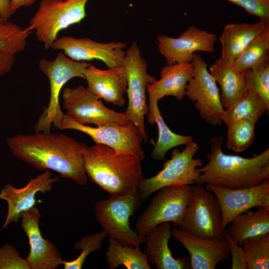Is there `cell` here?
<instances>
[{
    "instance_id": "obj_15",
    "label": "cell",
    "mask_w": 269,
    "mask_h": 269,
    "mask_svg": "<svg viewBox=\"0 0 269 269\" xmlns=\"http://www.w3.org/2000/svg\"><path fill=\"white\" fill-rule=\"evenodd\" d=\"M216 39L215 34L190 26L177 37L158 35L156 43L167 64H172L191 62L197 51L214 52Z\"/></svg>"
},
{
    "instance_id": "obj_26",
    "label": "cell",
    "mask_w": 269,
    "mask_h": 269,
    "mask_svg": "<svg viewBox=\"0 0 269 269\" xmlns=\"http://www.w3.org/2000/svg\"><path fill=\"white\" fill-rule=\"evenodd\" d=\"M228 228L233 239L239 245L246 238L269 233V207H259L254 212L247 211L235 216Z\"/></svg>"
},
{
    "instance_id": "obj_14",
    "label": "cell",
    "mask_w": 269,
    "mask_h": 269,
    "mask_svg": "<svg viewBox=\"0 0 269 269\" xmlns=\"http://www.w3.org/2000/svg\"><path fill=\"white\" fill-rule=\"evenodd\" d=\"M126 47V44L121 41L103 43L88 37L63 36L57 38L50 48L63 50L71 59L80 61L99 60L111 68L123 65Z\"/></svg>"
},
{
    "instance_id": "obj_39",
    "label": "cell",
    "mask_w": 269,
    "mask_h": 269,
    "mask_svg": "<svg viewBox=\"0 0 269 269\" xmlns=\"http://www.w3.org/2000/svg\"><path fill=\"white\" fill-rule=\"evenodd\" d=\"M12 14L10 0H0V17L8 20Z\"/></svg>"
},
{
    "instance_id": "obj_3",
    "label": "cell",
    "mask_w": 269,
    "mask_h": 269,
    "mask_svg": "<svg viewBox=\"0 0 269 269\" xmlns=\"http://www.w3.org/2000/svg\"><path fill=\"white\" fill-rule=\"evenodd\" d=\"M141 160L101 144L87 146L84 167L88 177L111 196L125 195L138 189L144 177Z\"/></svg>"
},
{
    "instance_id": "obj_16",
    "label": "cell",
    "mask_w": 269,
    "mask_h": 269,
    "mask_svg": "<svg viewBox=\"0 0 269 269\" xmlns=\"http://www.w3.org/2000/svg\"><path fill=\"white\" fill-rule=\"evenodd\" d=\"M216 197L221 207L224 230L233 218L254 207H269V178L259 184L228 189L205 184Z\"/></svg>"
},
{
    "instance_id": "obj_10",
    "label": "cell",
    "mask_w": 269,
    "mask_h": 269,
    "mask_svg": "<svg viewBox=\"0 0 269 269\" xmlns=\"http://www.w3.org/2000/svg\"><path fill=\"white\" fill-rule=\"evenodd\" d=\"M191 185H176L157 190L136 224V231L143 237L157 225L166 222L178 227L185 214Z\"/></svg>"
},
{
    "instance_id": "obj_4",
    "label": "cell",
    "mask_w": 269,
    "mask_h": 269,
    "mask_svg": "<svg viewBox=\"0 0 269 269\" xmlns=\"http://www.w3.org/2000/svg\"><path fill=\"white\" fill-rule=\"evenodd\" d=\"M89 64L71 59L62 52H59L54 60H40L39 68L49 81L50 98L48 105L34 126L35 132L50 133L52 126L59 129L64 116L59 101L62 88L74 78L84 79V72Z\"/></svg>"
},
{
    "instance_id": "obj_33",
    "label": "cell",
    "mask_w": 269,
    "mask_h": 269,
    "mask_svg": "<svg viewBox=\"0 0 269 269\" xmlns=\"http://www.w3.org/2000/svg\"><path fill=\"white\" fill-rule=\"evenodd\" d=\"M102 230L99 232L83 237L74 245L75 250H81V253L76 259L70 261H63L64 269H81L87 257L92 252L102 248L103 242L107 236Z\"/></svg>"
},
{
    "instance_id": "obj_24",
    "label": "cell",
    "mask_w": 269,
    "mask_h": 269,
    "mask_svg": "<svg viewBox=\"0 0 269 269\" xmlns=\"http://www.w3.org/2000/svg\"><path fill=\"white\" fill-rule=\"evenodd\" d=\"M209 71L221 90V103L225 111L230 110L242 97L246 89L245 71L218 59Z\"/></svg>"
},
{
    "instance_id": "obj_37",
    "label": "cell",
    "mask_w": 269,
    "mask_h": 269,
    "mask_svg": "<svg viewBox=\"0 0 269 269\" xmlns=\"http://www.w3.org/2000/svg\"><path fill=\"white\" fill-rule=\"evenodd\" d=\"M243 7L248 13L269 21V5L258 0H228Z\"/></svg>"
},
{
    "instance_id": "obj_35",
    "label": "cell",
    "mask_w": 269,
    "mask_h": 269,
    "mask_svg": "<svg viewBox=\"0 0 269 269\" xmlns=\"http://www.w3.org/2000/svg\"><path fill=\"white\" fill-rule=\"evenodd\" d=\"M0 269H30L15 247L6 244L0 247Z\"/></svg>"
},
{
    "instance_id": "obj_29",
    "label": "cell",
    "mask_w": 269,
    "mask_h": 269,
    "mask_svg": "<svg viewBox=\"0 0 269 269\" xmlns=\"http://www.w3.org/2000/svg\"><path fill=\"white\" fill-rule=\"evenodd\" d=\"M269 64V31L255 39L238 55L232 64L243 71L254 70Z\"/></svg>"
},
{
    "instance_id": "obj_41",
    "label": "cell",
    "mask_w": 269,
    "mask_h": 269,
    "mask_svg": "<svg viewBox=\"0 0 269 269\" xmlns=\"http://www.w3.org/2000/svg\"><path fill=\"white\" fill-rule=\"evenodd\" d=\"M260 2L269 5V0H258Z\"/></svg>"
},
{
    "instance_id": "obj_32",
    "label": "cell",
    "mask_w": 269,
    "mask_h": 269,
    "mask_svg": "<svg viewBox=\"0 0 269 269\" xmlns=\"http://www.w3.org/2000/svg\"><path fill=\"white\" fill-rule=\"evenodd\" d=\"M255 125L244 120L229 122L226 125L228 128L227 148L236 152L245 151L254 139Z\"/></svg>"
},
{
    "instance_id": "obj_18",
    "label": "cell",
    "mask_w": 269,
    "mask_h": 269,
    "mask_svg": "<svg viewBox=\"0 0 269 269\" xmlns=\"http://www.w3.org/2000/svg\"><path fill=\"white\" fill-rule=\"evenodd\" d=\"M59 176L52 177L49 170H45L35 178H31L23 187L16 188L10 183L1 188L0 199L6 201L8 211L1 229H6L12 222L16 223L21 214L34 207L37 193H45L51 190L52 184L59 180Z\"/></svg>"
},
{
    "instance_id": "obj_21",
    "label": "cell",
    "mask_w": 269,
    "mask_h": 269,
    "mask_svg": "<svg viewBox=\"0 0 269 269\" xmlns=\"http://www.w3.org/2000/svg\"><path fill=\"white\" fill-rule=\"evenodd\" d=\"M269 31V21L261 19L254 23L226 24L219 37L221 58L233 64L241 52L255 39Z\"/></svg>"
},
{
    "instance_id": "obj_27",
    "label": "cell",
    "mask_w": 269,
    "mask_h": 269,
    "mask_svg": "<svg viewBox=\"0 0 269 269\" xmlns=\"http://www.w3.org/2000/svg\"><path fill=\"white\" fill-rule=\"evenodd\" d=\"M109 246L106 252V260L110 269L120 266L127 269H150L148 256L138 246L122 243L109 237Z\"/></svg>"
},
{
    "instance_id": "obj_25",
    "label": "cell",
    "mask_w": 269,
    "mask_h": 269,
    "mask_svg": "<svg viewBox=\"0 0 269 269\" xmlns=\"http://www.w3.org/2000/svg\"><path fill=\"white\" fill-rule=\"evenodd\" d=\"M148 94V122L151 125L156 124L158 130V138L151 152V157L153 160H161L165 159L167 152L170 149L179 145H186L193 140V137L191 135H184L173 132L161 115L158 101L150 94Z\"/></svg>"
},
{
    "instance_id": "obj_1",
    "label": "cell",
    "mask_w": 269,
    "mask_h": 269,
    "mask_svg": "<svg viewBox=\"0 0 269 269\" xmlns=\"http://www.w3.org/2000/svg\"><path fill=\"white\" fill-rule=\"evenodd\" d=\"M6 143L12 155L39 170H53L59 177L85 185L88 176L84 167L87 145L62 134L35 132L8 137Z\"/></svg>"
},
{
    "instance_id": "obj_23",
    "label": "cell",
    "mask_w": 269,
    "mask_h": 269,
    "mask_svg": "<svg viewBox=\"0 0 269 269\" xmlns=\"http://www.w3.org/2000/svg\"><path fill=\"white\" fill-rule=\"evenodd\" d=\"M193 75L192 62L167 64L161 70L160 79L149 85L147 92L158 101L168 96L182 100L185 96L186 86Z\"/></svg>"
},
{
    "instance_id": "obj_5",
    "label": "cell",
    "mask_w": 269,
    "mask_h": 269,
    "mask_svg": "<svg viewBox=\"0 0 269 269\" xmlns=\"http://www.w3.org/2000/svg\"><path fill=\"white\" fill-rule=\"evenodd\" d=\"M142 201L138 189L125 195L111 196L95 204V215L110 237L122 243L139 247L144 243L145 237L140 236L131 228L130 219Z\"/></svg>"
},
{
    "instance_id": "obj_12",
    "label": "cell",
    "mask_w": 269,
    "mask_h": 269,
    "mask_svg": "<svg viewBox=\"0 0 269 269\" xmlns=\"http://www.w3.org/2000/svg\"><path fill=\"white\" fill-rule=\"evenodd\" d=\"M193 75L185 90V96L194 103L199 116L206 123L213 126L223 123V108L219 88L201 56L194 53L192 60Z\"/></svg>"
},
{
    "instance_id": "obj_31",
    "label": "cell",
    "mask_w": 269,
    "mask_h": 269,
    "mask_svg": "<svg viewBox=\"0 0 269 269\" xmlns=\"http://www.w3.org/2000/svg\"><path fill=\"white\" fill-rule=\"evenodd\" d=\"M31 31L8 21L0 23V52L15 55L23 51Z\"/></svg>"
},
{
    "instance_id": "obj_19",
    "label": "cell",
    "mask_w": 269,
    "mask_h": 269,
    "mask_svg": "<svg viewBox=\"0 0 269 269\" xmlns=\"http://www.w3.org/2000/svg\"><path fill=\"white\" fill-rule=\"evenodd\" d=\"M171 234L188 252L192 269H215L218 263L225 261L230 256L228 244L224 238H202L175 226L171 228Z\"/></svg>"
},
{
    "instance_id": "obj_17",
    "label": "cell",
    "mask_w": 269,
    "mask_h": 269,
    "mask_svg": "<svg viewBox=\"0 0 269 269\" xmlns=\"http://www.w3.org/2000/svg\"><path fill=\"white\" fill-rule=\"evenodd\" d=\"M40 217V210L35 206L21 215V228L28 238L30 248L25 259L30 269H56L64 260L55 245L41 234Z\"/></svg>"
},
{
    "instance_id": "obj_11",
    "label": "cell",
    "mask_w": 269,
    "mask_h": 269,
    "mask_svg": "<svg viewBox=\"0 0 269 269\" xmlns=\"http://www.w3.org/2000/svg\"><path fill=\"white\" fill-rule=\"evenodd\" d=\"M62 98L66 114L79 124H92L98 127L124 125L131 122L125 112L119 113L108 108L101 99L83 86L65 88L63 90Z\"/></svg>"
},
{
    "instance_id": "obj_28",
    "label": "cell",
    "mask_w": 269,
    "mask_h": 269,
    "mask_svg": "<svg viewBox=\"0 0 269 269\" xmlns=\"http://www.w3.org/2000/svg\"><path fill=\"white\" fill-rule=\"evenodd\" d=\"M268 107L263 99L254 91L246 89L239 100L229 110L225 111L223 121L227 125L237 120H244L256 124L265 114H268Z\"/></svg>"
},
{
    "instance_id": "obj_13",
    "label": "cell",
    "mask_w": 269,
    "mask_h": 269,
    "mask_svg": "<svg viewBox=\"0 0 269 269\" xmlns=\"http://www.w3.org/2000/svg\"><path fill=\"white\" fill-rule=\"evenodd\" d=\"M59 130H73L83 133L97 144L108 146L120 153L144 158L141 145L143 137L138 128L130 122L124 125H107L95 127L76 122L64 114Z\"/></svg>"
},
{
    "instance_id": "obj_42",
    "label": "cell",
    "mask_w": 269,
    "mask_h": 269,
    "mask_svg": "<svg viewBox=\"0 0 269 269\" xmlns=\"http://www.w3.org/2000/svg\"><path fill=\"white\" fill-rule=\"evenodd\" d=\"M7 21V20L3 19V18H1V17H0V23H1V22H6V21Z\"/></svg>"
},
{
    "instance_id": "obj_7",
    "label": "cell",
    "mask_w": 269,
    "mask_h": 269,
    "mask_svg": "<svg viewBox=\"0 0 269 269\" xmlns=\"http://www.w3.org/2000/svg\"><path fill=\"white\" fill-rule=\"evenodd\" d=\"M199 148L198 144L192 140L182 151L173 149L171 158L164 163L162 169L153 176L144 177L140 182L138 191L142 200L165 186L196 183L200 175L198 168L203 165L201 159L194 157Z\"/></svg>"
},
{
    "instance_id": "obj_22",
    "label": "cell",
    "mask_w": 269,
    "mask_h": 269,
    "mask_svg": "<svg viewBox=\"0 0 269 269\" xmlns=\"http://www.w3.org/2000/svg\"><path fill=\"white\" fill-rule=\"evenodd\" d=\"M171 225L166 222L152 229L145 236V252L148 259L156 269H191L190 259L185 257L175 258L169 247L172 237Z\"/></svg>"
},
{
    "instance_id": "obj_2",
    "label": "cell",
    "mask_w": 269,
    "mask_h": 269,
    "mask_svg": "<svg viewBox=\"0 0 269 269\" xmlns=\"http://www.w3.org/2000/svg\"><path fill=\"white\" fill-rule=\"evenodd\" d=\"M223 137L217 135L210 140L208 163L198 168L200 175L196 183L217 187L237 189L260 184L269 178V148L250 158L224 153Z\"/></svg>"
},
{
    "instance_id": "obj_40",
    "label": "cell",
    "mask_w": 269,
    "mask_h": 269,
    "mask_svg": "<svg viewBox=\"0 0 269 269\" xmlns=\"http://www.w3.org/2000/svg\"><path fill=\"white\" fill-rule=\"evenodd\" d=\"M38 0H10L11 9L13 14L22 7L29 6Z\"/></svg>"
},
{
    "instance_id": "obj_34",
    "label": "cell",
    "mask_w": 269,
    "mask_h": 269,
    "mask_svg": "<svg viewBox=\"0 0 269 269\" xmlns=\"http://www.w3.org/2000/svg\"><path fill=\"white\" fill-rule=\"evenodd\" d=\"M246 88L257 93L269 107V64L254 70L245 71Z\"/></svg>"
},
{
    "instance_id": "obj_20",
    "label": "cell",
    "mask_w": 269,
    "mask_h": 269,
    "mask_svg": "<svg viewBox=\"0 0 269 269\" xmlns=\"http://www.w3.org/2000/svg\"><path fill=\"white\" fill-rule=\"evenodd\" d=\"M84 77L87 88L99 98L119 107L125 105L124 96L127 88V76L123 65L102 70L89 64Z\"/></svg>"
},
{
    "instance_id": "obj_38",
    "label": "cell",
    "mask_w": 269,
    "mask_h": 269,
    "mask_svg": "<svg viewBox=\"0 0 269 269\" xmlns=\"http://www.w3.org/2000/svg\"><path fill=\"white\" fill-rule=\"evenodd\" d=\"M15 61L14 55L0 52V78L11 70Z\"/></svg>"
},
{
    "instance_id": "obj_30",
    "label": "cell",
    "mask_w": 269,
    "mask_h": 269,
    "mask_svg": "<svg viewBox=\"0 0 269 269\" xmlns=\"http://www.w3.org/2000/svg\"><path fill=\"white\" fill-rule=\"evenodd\" d=\"M242 246L247 269H269V233L247 238Z\"/></svg>"
},
{
    "instance_id": "obj_9",
    "label": "cell",
    "mask_w": 269,
    "mask_h": 269,
    "mask_svg": "<svg viewBox=\"0 0 269 269\" xmlns=\"http://www.w3.org/2000/svg\"><path fill=\"white\" fill-rule=\"evenodd\" d=\"M177 227L202 238H224L221 209L214 194L201 185L191 186L186 211Z\"/></svg>"
},
{
    "instance_id": "obj_8",
    "label": "cell",
    "mask_w": 269,
    "mask_h": 269,
    "mask_svg": "<svg viewBox=\"0 0 269 269\" xmlns=\"http://www.w3.org/2000/svg\"><path fill=\"white\" fill-rule=\"evenodd\" d=\"M127 76L126 92L128 105L126 113L130 121L139 129L145 143L148 141L144 125V118L148 113L146 103L147 87L156 81L147 72V63L142 57L135 41L128 48L123 62Z\"/></svg>"
},
{
    "instance_id": "obj_6",
    "label": "cell",
    "mask_w": 269,
    "mask_h": 269,
    "mask_svg": "<svg viewBox=\"0 0 269 269\" xmlns=\"http://www.w3.org/2000/svg\"><path fill=\"white\" fill-rule=\"evenodd\" d=\"M89 0H41L26 28L34 31L38 41L47 50L61 31L85 18Z\"/></svg>"
},
{
    "instance_id": "obj_36",
    "label": "cell",
    "mask_w": 269,
    "mask_h": 269,
    "mask_svg": "<svg viewBox=\"0 0 269 269\" xmlns=\"http://www.w3.org/2000/svg\"><path fill=\"white\" fill-rule=\"evenodd\" d=\"M224 237L227 241L231 254V269H247V262L243 248L232 238L227 230H224Z\"/></svg>"
}]
</instances>
